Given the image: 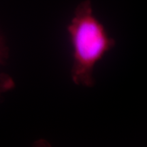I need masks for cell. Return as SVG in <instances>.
<instances>
[{
    "instance_id": "1",
    "label": "cell",
    "mask_w": 147,
    "mask_h": 147,
    "mask_svg": "<svg viewBox=\"0 0 147 147\" xmlns=\"http://www.w3.org/2000/svg\"><path fill=\"white\" fill-rule=\"evenodd\" d=\"M73 49L71 78L79 85L91 87L94 84L93 71L95 64L115 45L103 25L94 16L89 1H83L75 11L67 26Z\"/></svg>"
},
{
    "instance_id": "2",
    "label": "cell",
    "mask_w": 147,
    "mask_h": 147,
    "mask_svg": "<svg viewBox=\"0 0 147 147\" xmlns=\"http://www.w3.org/2000/svg\"><path fill=\"white\" fill-rule=\"evenodd\" d=\"M7 57V49L0 37V64L3 63Z\"/></svg>"
}]
</instances>
